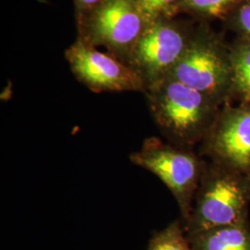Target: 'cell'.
Returning <instances> with one entry per match:
<instances>
[{"instance_id":"obj_2","label":"cell","mask_w":250,"mask_h":250,"mask_svg":"<svg viewBox=\"0 0 250 250\" xmlns=\"http://www.w3.org/2000/svg\"><path fill=\"white\" fill-rule=\"evenodd\" d=\"M250 179L207 161L192 211L183 222L186 233L250 223Z\"/></svg>"},{"instance_id":"obj_15","label":"cell","mask_w":250,"mask_h":250,"mask_svg":"<svg viewBox=\"0 0 250 250\" xmlns=\"http://www.w3.org/2000/svg\"><path fill=\"white\" fill-rule=\"evenodd\" d=\"M101 1L103 0H74L77 9L80 11V14L94 9Z\"/></svg>"},{"instance_id":"obj_4","label":"cell","mask_w":250,"mask_h":250,"mask_svg":"<svg viewBox=\"0 0 250 250\" xmlns=\"http://www.w3.org/2000/svg\"><path fill=\"white\" fill-rule=\"evenodd\" d=\"M130 161L161 179L178 204L182 222L187 221L207 161L192 148L163 142L155 136L146 138L141 148L130 155Z\"/></svg>"},{"instance_id":"obj_12","label":"cell","mask_w":250,"mask_h":250,"mask_svg":"<svg viewBox=\"0 0 250 250\" xmlns=\"http://www.w3.org/2000/svg\"><path fill=\"white\" fill-rule=\"evenodd\" d=\"M146 250H193V249L188 240L183 222L176 220L152 237Z\"/></svg>"},{"instance_id":"obj_5","label":"cell","mask_w":250,"mask_h":250,"mask_svg":"<svg viewBox=\"0 0 250 250\" xmlns=\"http://www.w3.org/2000/svg\"><path fill=\"white\" fill-rule=\"evenodd\" d=\"M195 28L172 18L147 23L127 64L140 74L146 88L170 75L186 52Z\"/></svg>"},{"instance_id":"obj_11","label":"cell","mask_w":250,"mask_h":250,"mask_svg":"<svg viewBox=\"0 0 250 250\" xmlns=\"http://www.w3.org/2000/svg\"><path fill=\"white\" fill-rule=\"evenodd\" d=\"M244 0H181L178 13L187 12L202 20L224 21Z\"/></svg>"},{"instance_id":"obj_14","label":"cell","mask_w":250,"mask_h":250,"mask_svg":"<svg viewBox=\"0 0 250 250\" xmlns=\"http://www.w3.org/2000/svg\"><path fill=\"white\" fill-rule=\"evenodd\" d=\"M148 22L157 19L172 18L178 13L181 0H136Z\"/></svg>"},{"instance_id":"obj_9","label":"cell","mask_w":250,"mask_h":250,"mask_svg":"<svg viewBox=\"0 0 250 250\" xmlns=\"http://www.w3.org/2000/svg\"><path fill=\"white\" fill-rule=\"evenodd\" d=\"M193 250H250V224L187 234Z\"/></svg>"},{"instance_id":"obj_13","label":"cell","mask_w":250,"mask_h":250,"mask_svg":"<svg viewBox=\"0 0 250 250\" xmlns=\"http://www.w3.org/2000/svg\"><path fill=\"white\" fill-rule=\"evenodd\" d=\"M224 22L226 29L236 36V39L250 43V0H244Z\"/></svg>"},{"instance_id":"obj_10","label":"cell","mask_w":250,"mask_h":250,"mask_svg":"<svg viewBox=\"0 0 250 250\" xmlns=\"http://www.w3.org/2000/svg\"><path fill=\"white\" fill-rule=\"evenodd\" d=\"M230 46L233 72L232 100L250 107V43L235 39Z\"/></svg>"},{"instance_id":"obj_7","label":"cell","mask_w":250,"mask_h":250,"mask_svg":"<svg viewBox=\"0 0 250 250\" xmlns=\"http://www.w3.org/2000/svg\"><path fill=\"white\" fill-rule=\"evenodd\" d=\"M200 156L250 179V107L224 105L200 144Z\"/></svg>"},{"instance_id":"obj_1","label":"cell","mask_w":250,"mask_h":250,"mask_svg":"<svg viewBox=\"0 0 250 250\" xmlns=\"http://www.w3.org/2000/svg\"><path fill=\"white\" fill-rule=\"evenodd\" d=\"M145 94L162 135L170 143L192 149L202 143L223 107L170 76L148 86Z\"/></svg>"},{"instance_id":"obj_8","label":"cell","mask_w":250,"mask_h":250,"mask_svg":"<svg viewBox=\"0 0 250 250\" xmlns=\"http://www.w3.org/2000/svg\"><path fill=\"white\" fill-rule=\"evenodd\" d=\"M66 60L76 79L96 93L144 92L140 74L115 55L102 53L78 39L66 51Z\"/></svg>"},{"instance_id":"obj_3","label":"cell","mask_w":250,"mask_h":250,"mask_svg":"<svg viewBox=\"0 0 250 250\" xmlns=\"http://www.w3.org/2000/svg\"><path fill=\"white\" fill-rule=\"evenodd\" d=\"M171 78L199 91L220 105L232 103L233 88L231 46L205 23L196 27Z\"/></svg>"},{"instance_id":"obj_6","label":"cell","mask_w":250,"mask_h":250,"mask_svg":"<svg viewBox=\"0 0 250 250\" xmlns=\"http://www.w3.org/2000/svg\"><path fill=\"white\" fill-rule=\"evenodd\" d=\"M147 23L136 0H103L81 14L80 39L93 46H106L127 63Z\"/></svg>"}]
</instances>
